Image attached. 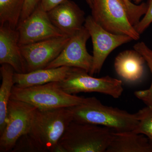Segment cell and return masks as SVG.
Here are the masks:
<instances>
[{"mask_svg": "<svg viewBox=\"0 0 152 152\" xmlns=\"http://www.w3.org/2000/svg\"><path fill=\"white\" fill-rule=\"evenodd\" d=\"M68 108L73 121L106 127L116 132H133L139 124L137 113L104 105L95 97L88 98L85 102Z\"/></svg>", "mask_w": 152, "mask_h": 152, "instance_id": "1", "label": "cell"}, {"mask_svg": "<svg viewBox=\"0 0 152 152\" xmlns=\"http://www.w3.org/2000/svg\"><path fill=\"white\" fill-rule=\"evenodd\" d=\"M72 121V115L68 107L37 109L27 134L39 152H54Z\"/></svg>", "mask_w": 152, "mask_h": 152, "instance_id": "2", "label": "cell"}, {"mask_svg": "<svg viewBox=\"0 0 152 152\" xmlns=\"http://www.w3.org/2000/svg\"><path fill=\"white\" fill-rule=\"evenodd\" d=\"M115 132L106 127L73 121L58 144L67 152H106Z\"/></svg>", "mask_w": 152, "mask_h": 152, "instance_id": "3", "label": "cell"}, {"mask_svg": "<svg viewBox=\"0 0 152 152\" xmlns=\"http://www.w3.org/2000/svg\"><path fill=\"white\" fill-rule=\"evenodd\" d=\"M88 99L66 93L56 82L25 88L14 85L10 97L11 99L24 102L41 110L69 107L83 103Z\"/></svg>", "mask_w": 152, "mask_h": 152, "instance_id": "4", "label": "cell"}, {"mask_svg": "<svg viewBox=\"0 0 152 152\" xmlns=\"http://www.w3.org/2000/svg\"><path fill=\"white\" fill-rule=\"evenodd\" d=\"M91 16L106 31L137 40L140 35L131 23L123 0H93Z\"/></svg>", "mask_w": 152, "mask_h": 152, "instance_id": "5", "label": "cell"}, {"mask_svg": "<svg viewBox=\"0 0 152 152\" xmlns=\"http://www.w3.org/2000/svg\"><path fill=\"white\" fill-rule=\"evenodd\" d=\"M86 71L73 68L64 80L56 82L60 88L69 94L80 93L96 92L109 95L115 99L121 97L123 89L122 82L109 76L94 77Z\"/></svg>", "mask_w": 152, "mask_h": 152, "instance_id": "6", "label": "cell"}, {"mask_svg": "<svg viewBox=\"0 0 152 152\" xmlns=\"http://www.w3.org/2000/svg\"><path fill=\"white\" fill-rule=\"evenodd\" d=\"M37 109L24 102L10 99L7 124L0 135V152H11L18 140L28 132Z\"/></svg>", "mask_w": 152, "mask_h": 152, "instance_id": "7", "label": "cell"}, {"mask_svg": "<svg viewBox=\"0 0 152 152\" xmlns=\"http://www.w3.org/2000/svg\"><path fill=\"white\" fill-rule=\"evenodd\" d=\"M84 26L92 41L93 64L89 74L93 76L100 72L106 59L113 50L133 39L128 36L115 34L106 31L91 15L86 18Z\"/></svg>", "mask_w": 152, "mask_h": 152, "instance_id": "8", "label": "cell"}, {"mask_svg": "<svg viewBox=\"0 0 152 152\" xmlns=\"http://www.w3.org/2000/svg\"><path fill=\"white\" fill-rule=\"evenodd\" d=\"M90 37L89 33L84 26L70 37L61 53L45 68L67 66L83 69L89 73L93 56L88 53L86 43Z\"/></svg>", "mask_w": 152, "mask_h": 152, "instance_id": "9", "label": "cell"}, {"mask_svg": "<svg viewBox=\"0 0 152 152\" xmlns=\"http://www.w3.org/2000/svg\"><path fill=\"white\" fill-rule=\"evenodd\" d=\"M70 38L64 36L20 46L26 73L46 67L61 53Z\"/></svg>", "mask_w": 152, "mask_h": 152, "instance_id": "10", "label": "cell"}, {"mask_svg": "<svg viewBox=\"0 0 152 152\" xmlns=\"http://www.w3.org/2000/svg\"><path fill=\"white\" fill-rule=\"evenodd\" d=\"M16 30L20 46L66 36L52 23L48 12L40 4L28 17L19 23Z\"/></svg>", "mask_w": 152, "mask_h": 152, "instance_id": "11", "label": "cell"}, {"mask_svg": "<svg viewBox=\"0 0 152 152\" xmlns=\"http://www.w3.org/2000/svg\"><path fill=\"white\" fill-rule=\"evenodd\" d=\"M48 14L54 26L70 37L84 26L86 21L84 11L71 0H66Z\"/></svg>", "mask_w": 152, "mask_h": 152, "instance_id": "12", "label": "cell"}, {"mask_svg": "<svg viewBox=\"0 0 152 152\" xmlns=\"http://www.w3.org/2000/svg\"><path fill=\"white\" fill-rule=\"evenodd\" d=\"M0 64L12 66L15 72L26 73L19 45L18 32L8 24L0 25Z\"/></svg>", "mask_w": 152, "mask_h": 152, "instance_id": "13", "label": "cell"}, {"mask_svg": "<svg viewBox=\"0 0 152 152\" xmlns=\"http://www.w3.org/2000/svg\"><path fill=\"white\" fill-rule=\"evenodd\" d=\"M74 67L61 66L54 68H44L29 72L14 75L15 86L18 88H25L46 84L52 82L64 80L70 73Z\"/></svg>", "mask_w": 152, "mask_h": 152, "instance_id": "14", "label": "cell"}, {"mask_svg": "<svg viewBox=\"0 0 152 152\" xmlns=\"http://www.w3.org/2000/svg\"><path fill=\"white\" fill-rule=\"evenodd\" d=\"M145 62L142 56L135 50H127L116 57L114 67L117 74L125 80L134 82L142 77Z\"/></svg>", "mask_w": 152, "mask_h": 152, "instance_id": "15", "label": "cell"}, {"mask_svg": "<svg viewBox=\"0 0 152 152\" xmlns=\"http://www.w3.org/2000/svg\"><path fill=\"white\" fill-rule=\"evenodd\" d=\"M106 152H152V142L142 134L115 132Z\"/></svg>", "mask_w": 152, "mask_h": 152, "instance_id": "16", "label": "cell"}, {"mask_svg": "<svg viewBox=\"0 0 152 152\" xmlns=\"http://www.w3.org/2000/svg\"><path fill=\"white\" fill-rule=\"evenodd\" d=\"M2 83L0 88V135L5 128L7 116L8 106L10 99L12 89L15 84L14 75L15 71L7 64L1 65L0 68Z\"/></svg>", "mask_w": 152, "mask_h": 152, "instance_id": "17", "label": "cell"}, {"mask_svg": "<svg viewBox=\"0 0 152 152\" xmlns=\"http://www.w3.org/2000/svg\"><path fill=\"white\" fill-rule=\"evenodd\" d=\"M26 0H0V25L16 29Z\"/></svg>", "mask_w": 152, "mask_h": 152, "instance_id": "18", "label": "cell"}, {"mask_svg": "<svg viewBox=\"0 0 152 152\" xmlns=\"http://www.w3.org/2000/svg\"><path fill=\"white\" fill-rule=\"evenodd\" d=\"M134 50L138 52L146 62L152 75V50L143 42H138L134 46ZM136 97L152 108V81L151 86L147 90L137 91L134 93Z\"/></svg>", "mask_w": 152, "mask_h": 152, "instance_id": "19", "label": "cell"}, {"mask_svg": "<svg viewBox=\"0 0 152 152\" xmlns=\"http://www.w3.org/2000/svg\"><path fill=\"white\" fill-rule=\"evenodd\" d=\"M137 113L139 124L133 132L144 135L152 142V108L147 106Z\"/></svg>", "mask_w": 152, "mask_h": 152, "instance_id": "20", "label": "cell"}, {"mask_svg": "<svg viewBox=\"0 0 152 152\" xmlns=\"http://www.w3.org/2000/svg\"><path fill=\"white\" fill-rule=\"evenodd\" d=\"M127 10L131 23L135 26L141 20V18L146 12L148 4L142 3L140 4H134L129 0H123Z\"/></svg>", "mask_w": 152, "mask_h": 152, "instance_id": "21", "label": "cell"}, {"mask_svg": "<svg viewBox=\"0 0 152 152\" xmlns=\"http://www.w3.org/2000/svg\"><path fill=\"white\" fill-rule=\"evenodd\" d=\"M11 152H39V151L32 139L26 134L18 140Z\"/></svg>", "mask_w": 152, "mask_h": 152, "instance_id": "22", "label": "cell"}, {"mask_svg": "<svg viewBox=\"0 0 152 152\" xmlns=\"http://www.w3.org/2000/svg\"><path fill=\"white\" fill-rule=\"evenodd\" d=\"M148 9L143 18L134 26L137 32L141 34L152 23V0H149Z\"/></svg>", "mask_w": 152, "mask_h": 152, "instance_id": "23", "label": "cell"}, {"mask_svg": "<svg viewBox=\"0 0 152 152\" xmlns=\"http://www.w3.org/2000/svg\"><path fill=\"white\" fill-rule=\"evenodd\" d=\"M41 1V0H26L20 22L28 17L35 10Z\"/></svg>", "mask_w": 152, "mask_h": 152, "instance_id": "24", "label": "cell"}, {"mask_svg": "<svg viewBox=\"0 0 152 152\" xmlns=\"http://www.w3.org/2000/svg\"><path fill=\"white\" fill-rule=\"evenodd\" d=\"M66 0H41V7L46 12H48L52 9L64 2Z\"/></svg>", "mask_w": 152, "mask_h": 152, "instance_id": "25", "label": "cell"}, {"mask_svg": "<svg viewBox=\"0 0 152 152\" xmlns=\"http://www.w3.org/2000/svg\"><path fill=\"white\" fill-rule=\"evenodd\" d=\"M54 152H67L65 149L61 145L59 144H58L56 147L55 148Z\"/></svg>", "mask_w": 152, "mask_h": 152, "instance_id": "26", "label": "cell"}, {"mask_svg": "<svg viewBox=\"0 0 152 152\" xmlns=\"http://www.w3.org/2000/svg\"><path fill=\"white\" fill-rule=\"evenodd\" d=\"M86 1L89 6L90 8H91L92 6L93 0H86Z\"/></svg>", "mask_w": 152, "mask_h": 152, "instance_id": "27", "label": "cell"}, {"mask_svg": "<svg viewBox=\"0 0 152 152\" xmlns=\"http://www.w3.org/2000/svg\"><path fill=\"white\" fill-rule=\"evenodd\" d=\"M142 1V0H133L135 4H138L139 3H140Z\"/></svg>", "mask_w": 152, "mask_h": 152, "instance_id": "28", "label": "cell"}, {"mask_svg": "<svg viewBox=\"0 0 152 152\" xmlns=\"http://www.w3.org/2000/svg\"><path fill=\"white\" fill-rule=\"evenodd\" d=\"M129 1H132V0H129Z\"/></svg>", "mask_w": 152, "mask_h": 152, "instance_id": "29", "label": "cell"}]
</instances>
